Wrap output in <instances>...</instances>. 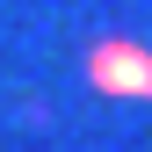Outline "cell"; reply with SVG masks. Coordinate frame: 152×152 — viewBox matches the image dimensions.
I'll list each match as a JSON object with an SVG mask.
<instances>
[{
  "instance_id": "obj_1",
  "label": "cell",
  "mask_w": 152,
  "mask_h": 152,
  "mask_svg": "<svg viewBox=\"0 0 152 152\" xmlns=\"http://www.w3.org/2000/svg\"><path fill=\"white\" fill-rule=\"evenodd\" d=\"M87 87L109 102H152V51L130 36H102L87 51Z\"/></svg>"
}]
</instances>
